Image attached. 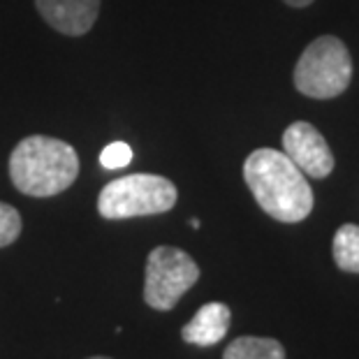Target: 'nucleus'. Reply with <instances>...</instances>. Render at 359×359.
I'll return each mask as SVG.
<instances>
[{"mask_svg": "<svg viewBox=\"0 0 359 359\" xmlns=\"http://www.w3.org/2000/svg\"><path fill=\"white\" fill-rule=\"evenodd\" d=\"M243 179L257 206L278 223H302L313 211L304 172L278 149H257L243 163Z\"/></svg>", "mask_w": 359, "mask_h": 359, "instance_id": "1", "label": "nucleus"}, {"mask_svg": "<svg viewBox=\"0 0 359 359\" xmlns=\"http://www.w3.org/2000/svg\"><path fill=\"white\" fill-rule=\"evenodd\" d=\"M79 177V156L70 144L56 137L30 135L10 156V179L28 197H53Z\"/></svg>", "mask_w": 359, "mask_h": 359, "instance_id": "2", "label": "nucleus"}, {"mask_svg": "<svg viewBox=\"0 0 359 359\" xmlns=\"http://www.w3.org/2000/svg\"><path fill=\"white\" fill-rule=\"evenodd\" d=\"M177 200L179 190L170 179L158 174H128L100 190L97 213L107 220L158 216L172 211Z\"/></svg>", "mask_w": 359, "mask_h": 359, "instance_id": "3", "label": "nucleus"}, {"mask_svg": "<svg viewBox=\"0 0 359 359\" xmlns=\"http://www.w3.org/2000/svg\"><path fill=\"white\" fill-rule=\"evenodd\" d=\"M353 58L336 35L313 40L294 65V88L313 100H332L350 86Z\"/></svg>", "mask_w": 359, "mask_h": 359, "instance_id": "4", "label": "nucleus"}, {"mask_svg": "<svg viewBox=\"0 0 359 359\" xmlns=\"http://www.w3.org/2000/svg\"><path fill=\"white\" fill-rule=\"evenodd\" d=\"M197 280H200V266L186 250L158 246L147 259L144 302L156 311H172Z\"/></svg>", "mask_w": 359, "mask_h": 359, "instance_id": "5", "label": "nucleus"}, {"mask_svg": "<svg viewBox=\"0 0 359 359\" xmlns=\"http://www.w3.org/2000/svg\"><path fill=\"white\" fill-rule=\"evenodd\" d=\"M283 154L304 172V177L325 179L334 170V156L330 144L318 128L306 121H294L283 133Z\"/></svg>", "mask_w": 359, "mask_h": 359, "instance_id": "6", "label": "nucleus"}, {"mask_svg": "<svg viewBox=\"0 0 359 359\" xmlns=\"http://www.w3.org/2000/svg\"><path fill=\"white\" fill-rule=\"evenodd\" d=\"M42 19L60 35L81 37L95 26L100 0H35Z\"/></svg>", "mask_w": 359, "mask_h": 359, "instance_id": "7", "label": "nucleus"}, {"mask_svg": "<svg viewBox=\"0 0 359 359\" xmlns=\"http://www.w3.org/2000/svg\"><path fill=\"white\" fill-rule=\"evenodd\" d=\"M232 323V313L227 304L211 302L195 313V318L181 330V339L193 346L209 348L216 346L218 341H223V336L230 330Z\"/></svg>", "mask_w": 359, "mask_h": 359, "instance_id": "8", "label": "nucleus"}, {"mask_svg": "<svg viewBox=\"0 0 359 359\" xmlns=\"http://www.w3.org/2000/svg\"><path fill=\"white\" fill-rule=\"evenodd\" d=\"M223 359H285V350L276 339L239 336L225 348Z\"/></svg>", "mask_w": 359, "mask_h": 359, "instance_id": "9", "label": "nucleus"}, {"mask_svg": "<svg viewBox=\"0 0 359 359\" xmlns=\"http://www.w3.org/2000/svg\"><path fill=\"white\" fill-rule=\"evenodd\" d=\"M334 262L341 271L359 273V225L346 223L334 234Z\"/></svg>", "mask_w": 359, "mask_h": 359, "instance_id": "10", "label": "nucleus"}, {"mask_svg": "<svg viewBox=\"0 0 359 359\" xmlns=\"http://www.w3.org/2000/svg\"><path fill=\"white\" fill-rule=\"evenodd\" d=\"M21 234V213L12 204L0 202V248L10 246Z\"/></svg>", "mask_w": 359, "mask_h": 359, "instance_id": "11", "label": "nucleus"}, {"mask_svg": "<svg viewBox=\"0 0 359 359\" xmlns=\"http://www.w3.org/2000/svg\"><path fill=\"white\" fill-rule=\"evenodd\" d=\"M130 163H133V149L126 142H114L109 147H104L100 154V165L104 170H121Z\"/></svg>", "mask_w": 359, "mask_h": 359, "instance_id": "12", "label": "nucleus"}, {"mask_svg": "<svg viewBox=\"0 0 359 359\" xmlns=\"http://www.w3.org/2000/svg\"><path fill=\"white\" fill-rule=\"evenodd\" d=\"M285 5H290V7H309L313 0H283Z\"/></svg>", "mask_w": 359, "mask_h": 359, "instance_id": "13", "label": "nucleus"}, {"mask_svg": "<svg viewBox=\"0 0 359 359\" xmlns=\"http://www.w3.org/2000/svg\"><path fill=\"white\" fill-rule=\"evenodd\" d=\"M190 227H193V230H197V227H200V220L193 218V220H190Z\"/></svg>", "mask_w": 359, "mask_h": 359, "instance_id": "14", "label": "nucleus"}, {"mask_svg": "<svg viewBox=\"0 0 359 359\" xmlns=\"http://www.w3.org/2000/svg\"><path fill=\"white\" fill-rule=\"evenodd\" d=\"M88 359H111V357H88Z\"/></svg>", "mask_w": 359, "mask_h": 359, "instance_id": "15", "label": "nucleus"}]
</instances>
